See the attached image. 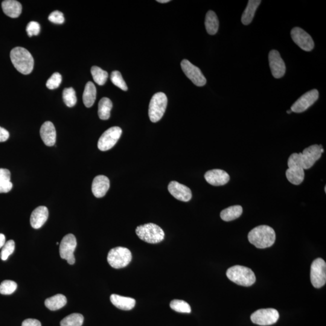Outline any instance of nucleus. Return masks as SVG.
Instances as JSON below:
<instances>
[{"instance_id":"393cba45","label":"nucleus","mask_w":326,"mask_h":326,"mask_svg":"<svg viewBox=\"0 0 326 326\" xmlns=\"http://www.w3.org/2000/svg\"><path fill=\"white\" fill-rule=\"evenodd\" d=\"M219 20L216 14L214 11L210 10L206 14L205 26L206 32L209 34L214 36L219 29Z\"/></svg>"},{"instance_id":"2eb2a0df","label":"nucleus","mask_w":326,"mask_h":326,"mask_svg":"<svg viewBox=\"0 0 326 326\" xmlns=\"http://www.w3.org/2000/svg\"><path fill=\"white\" fill-rule=\"evenodd\" d=\"M291 37L296 45L306 52L312 51L314 48V42L306 32L300 28H294L290 32Z\"/></svg>"},{"instance_id":"c85d7f7f","label":"nucleus","mask_w":326,"mask_h":326,"mask_svg":"<svg viewBox=\"0 0 326 326\" xmlns=\"http://www.w3.org/2000/svg\"><path fill=\"white\" fill-rule=\"evenodd\" d=\"M12 188L10 171L6 168H0V194L8 193Z\"/></svg>"},{"instance_id":"f704fd0d","label":"nucleus","mask_w":326,"mask_h":326,"mask_svg":"<svg viewBox=\"0 0 326 326\" xmlns=\"http://www.w3.org/2000/svg\"><path fill=\"white\" fill-rule=\"evenodd\" d=\"M17 284L12 280H4L0 284V294L2 295H10L16 290Z\"/></svg>"},{"instance_id":"473e14b6","label":"nucleus","mask_w":326,"mask_h":326,"mask_svg":"<svg viewBox=\"0 0 326 326\" xmlns=\"http://www.w3.org/2000/svg\"><path fill=\"white\" fill-rule=\"evenodd\" d=\"M62 98L64 103L68 107H74L77 102V98L74 90L72 87L64 90Z\"/></svg>"},{"instance_id":"a18cd8bd","label":"nucleus","mask_w":326,"mask_h":326,"mask_svg":"<svg viewBox=\"0 0 326 326\" xmlns=\"http://www.w3.org/2000/svg\"><path fill=\"white\" fill-rule=\"evenodd\" d=\"M291 112H292V110H287V113L288 114H290Z\"/></svg>"},{"instance_id":"cd10ccee","label":"nucleus","mask_w":326,"mask_h":326,"mask_svg":"<svg viewBox=\"0 0 326 326\" xmlns=\"http://www.w3.org/2000/svg\"><path fill=\"white\" fill-rule=\"evenodd\" d=\"M66 304V296L62 294H57L46 300L45 306L51 310H60L65 306Z\"/></svg>"},{"instance_id":"58836bf2","label":"nucleus","mask_w":326,"mask_h":326,"mask_svg":"<svg viewBox=\"0 0 326 326\" xmlns=\"http://www.w3.org/2000/svg\"><path fill=\"white\" fill-rule=\"evenodd\" d=\"M40 25L38 22H30L26 28V31L30 37L38 36L40 34Z\"/></svg>"},{"instance_id":"a878e982","label":"nucleus","mask_w":326,"mask_h":326,"mask_svg":"<svg viewBox=\"0 0 326 326\" xmlns=\"http://www.w3.org/2000/svg\"><path fill=\"white\" fill-rule=\"evenodd\" d=\"M242 213L243 208L240 206H231L221 212L220 218L226 222H229L238 219Z\"/></svg>"},{"instance_id":"49530a36","label":"nucleus","mask_w":326,"mask_h":326,"mask_svg":"<svg viewBox=\"0 0 326 326\" xmlns=\"http://www.w3.org/2000/svg\"><path fill=\"white\" fill-rule=\"evenodd\" d=\"M56 244H59V242H57Z\"/></svg>"},{"instance_id":"ddd939ff","label":"nucleus","mask_w":326,"mask_h":326,"mask_svg":"<svg viewBox=\"0 0 326 326\" xmlns=\"http://www.w3.org/2000/svg\"><path fill=\"white\" fill-rule=\"evenodd\" d=\"M182 68L186 76L198 86H204L206 82V78L200 70L192 64L187 60H182Z\"/></svg>"},{"instance_id":"9b49d317","label":"nucleus","mask_w":326,"mask_h":326,"mask_svg":"<svg viewBox=\"0 0 326 326\" xmlns=\"http://www.w3.org/2000/svg\"><path fill=\"white\" fill-rule=\"evenodd\" d=\"M279 318V314L274 308H262L253 313L251 320L254 324L270 326L274 324Z\"/></svg>"},{"instance_id":"c9c22d12","label":"nucleus","mask_w":326,"mask_h":326,"mask_svg":"<svg viewBox=\"0 0 326 326\" xmlns=\"http://www.w3.org/2000/svg\"><path fill=\"white\" fill-rule=\"evenodd\" d=\"M110 80L114 85L117 86L119 88L123 90V91H127L128 86L126 82H125L124 78H122L120 72L118 71H114L110 74Z\"/></svg>"},{"instance_id":"79ce46f5","label":"nucleus","mask_w":326,"mask_h":326,"mask_svg":"<svg viewBox=\"0 0 326 326\" xmlns=\"http://www.w3.org/2000/svg\"><path fill=\"white\" fill-rule=\"evenodd\" d=\"M10 138V133L4 128L0 126V142L7 141Z\"/></svg>"},{"instance_id":"f3484780","label":"nucleus","mask_w":326,"mask_h":326,"mask_svg":"<svg viewBox=\"0 0 326 326\" xmlns=\"http://www.w3.org/2000/svg\"><path fill=\"white\" fill-rule=\"evenodd\" d=\"M168 190L174 198L181 202H188L192 199L190 189L176 182H171L168 186Z\"/></svg>"},{"instance_id":"0eeeda50","label":"nucleus","mask_w":326,"mask_h":326,"mask_svg":"<svg viewBox=\"0 0 326 326\" xmlns=\"http://www.w3.org/2000/svg\"><path fill=\"white\" fill-rule=\"evenodd\" d=\"M289 168L286 170V176L288 181L294 185L302 184L304 179V170L300 162L299 155L294 153L290 156L288 162Z\"/></svg>"},{"instance_id":"ea45409f","label":"nucleus","mask_w":326,"mask_h":326,"mask_svg":"<svg viewBox=\"0 0 326 326\" xmlns=\"http://www.w3.org/2000/svg\"><path fill=\"white\" fill-rule=\"evenodd\" d=\"M48 20L54 24H61L65 22L64 14L60 11H54L48 16Z\"/></svg>"},{"instance_id":"4be33fe9","label":"nucleus","mask_w":326,"mask_h":326,"mask_svg":"<svg viewBox=\"0 0 326 326\" xmlns=\"http://www.w3.org/2000/svg\"><path fill=\"white\" fill-rule=\"evenodd\" d=\"M2 6L4 13L10 18H18L22 14V6L16 0H5L2 2Z\"/></svg>"},{"instance_id":"72a5a7b5","label":"nucleus","mask_w":326,"mask_h":326,"mask_svg":"<svg viewBox=\"0 0 326 326\" xmlns=\"http://www.w3.org/2000/svg\"><path fill=\"white\" fill-rule=\"evenodd\" d=\"M172 310L180 313L189 314L191 312V308L187 302L180 300H174L170 302Z\"/></svg>"},{"instance_id":"dca6fc26","label":"nucleus","mask_w":326,"mask_h":326,"mask_svg":"<svg viewBox=\"0 0 326 326\" xmlns=\"http://www.w3.org/2000/svg\"><path fill=\"white\" fill-rule=\"evenodd\" d=\"M269 63L274 77L280 78L286 72V66L278 51L272 50L269 54Z\"/></svg>"},{"instance_id":"e433bc0d","label":"nucleus","mask_w":326,"mask_h":326,"mask_svg":"<svg viewBox=\"0 0 326 326\" xmlns=\"http://www.w3.org/2000/svg\"><path fill=\"white\" fill-rule=\"evenodd\" d=\"M14 248H16V244L13 240H10L6 242L0 253V257L2 260H6L14 252Z\"/></svg>"},{"instance_id":"c756f323","label":"nucleus","mask_w":326,"mask_h":326,"mask_svg":"<svg viewBox=\"0 0 326 326\" xmlns=\"http://www.w3.org/2000/svg\"><path fill=\"white\" fill-rule=\"evenodd\" d=\"M112 103L110 98H104L98 103V115L102 120H108L110 118Z\"/></svg>"},{"instance_id":"20e7f679","label":"nucleus","mask_w":326,"mask_h":326,"mask_svg":"<svg viewBox=\"0 0 326 326\" xmlns=\"http://www.w3.org/2000/svg\"><path fill=\"white\" fill-rule=\"evenodd\" d=\"M136 232L141 240L150 244H158L164 238V231L158 226L152 223L138 226Z\"/></svg>"},{"instance_id":"a19ab883","label":"nucleus","mask_w":326,"mask_h":326,"mask_svg":"<svg viewBox=\"0 0 326 326\" xmlns=\"http://www.w3.org/2000/svg\"><path fill=\"white\" fill-rule=\"evenodd\" d=\"M22 326H42V323L36 319H27L22 323Z\"/></svg>"},{"instance_id":"4468645a","label":"nucleus","mask_w":326,"mask_h":326,"mask_svg":"<svg viewBox=\"0 0 326 326\" xmlns=\"http://www.w3.org/2000/svg\"><path fill=\"white\" fill-rule=\"evenodd\" d=\"M319 98L318 90L314 89L306 92L301 96L298 100L291 106L290 110L296 113H301L305 112L310 107L316 103Z\"/></svg>"},{"instance_id":"2f4dec72","label":"nucleus","mask_w":326,"mask_h":326,"mask_svg":"<svg viewBox=\"0 0 326 326\" xmlns=\"http://www.w3.org/2000/svg\"><path fill=\"white\" fill-rule=\"evenodd\" d=\"M84 320V316L81 314H72L60 322V326H82Z\"/></svg>"},{"instance_id":"f8f14e48","label":"nucleus","mask_w":326,"mask_h":326,"mask_svg":"<svg viewBox=\"0 0 326 326\" xmlns=\"http://www.w3.org/2000/svg\"><path fill=\"white\" fill-rule=\"evenodd\" d=\"M76 246V238L72 234L65 236L61 241L60 246V258L68 260L70 264L75 263L74 252Z\"/></svg>"},{"instance_id":"9d476101","label":"nucleus","mask_w":326,"mask_h":326,"mask_svg":"<svg viewBox=\"0 0 326 326\" xmlns=\"http://www.w3.org/2000/svg\"><path fill=\"white\" fill-rule=\"evenodd\" d=\"M122 130L120 128L114 126L109 128L100 136L98 142V148L102 151L108 150L117 144L120 138Z\"/></svg>"},{"instance_id":"f257e3e1","label":"nucleus","mask_w":326,"mask_h":326,"mask_svg":"<svg viewBox=\"0 0 326 326\" xmlns=\"http://www.w3.org/2000/svg\"><path fill=\"white\" fill-rule=\"evenodd\" d=\"M250 242L258 248L272 246L276 241V232L272 227L260 226L253 228L248 236Z\"/></svg>"},{"instance_id":"412c9836","label":"nucleus","mask_w":326,"mask_h":326,"mask_svg":"<svg viewBox=\"0 0 326 326\" xmlns=\"http://www.w3.org/2000/svg\"><path fill=\"white\" fill-rule=\"evenodd\" d=\"M48 217V208L40 206L34 209L30 216V224L34 229H39L46 222Z\"/></svg>"},{"instance_id":"1a4fd4ad","label":"nucleus","mask_w":326,"mask_h":326,"mask_svg":"<svg viewBox=\"0 0 326 326\" xmlns=\"http://www.w3.org/2000/svg\"><path fill=\"white\" fill-rule=\"evenodd\" d=\"M322 154L321 148L318 144L306 148L302 153L298 154L301 166L304 170L310 168L321 158Z\"/></svg>"},{"instance_id":"c03bdc74","label":"nucleus","mask_w":326,"mask_h":326,"mask_svg":"<svg viewBox=\"0 0 326 326\" xmlns=\"http://www.w3.org/2000/svg\"><path fill=\"white\" fill-rule=\"evenodd\" d=\"M170 2V0H158V1H157V2H160V4H166V2Z\"/></svg>"},{"instance_id":"6e6552de","label":"nucleus","mask_w":326,"mask_h":326,"mask_svg":"<svg viewBox=\"0 0 326 326\" xmlns=\"http://www.w3.org/2000/svg\"><path fill=\"white\" fill-rule=\"evenodd\" d=\"M326 264L321 258L314 260L310 268V281L313 286L320 288L326 282Z\"/></svg>"},{"instance_id":"bb28decb","label":"nucleus","mask_w":326,"mask_h":326,"mask_svg":"<svg viewBox=\"0 0 326 326\" xmlns=\"http://www.w3.org/2000/svg\"><path fill=\"white\" fill-rule=\"evenodd\" d=\"M96 88L92 82H88L86 84L83 94V102L87 108L92 107L94 104L96 98Z\"/></svg>"},{"instance_id":"39448f33","label":"nucleus","mask_w":326,"mask_h":326,"mask_svg":"<svg viewBox=\"0 0 326 326\" xmlns=\"http://www.w3.org/2000/svg\"><path fill=\"white\" fill-rule=\"evenodd\" d=\"M168 98L163 92H157L151 98L149 106V117L153 123L161 120L166 110Z\"/></svg>"},{"instance_id":"f03ea898","label":"nucleus","mask_w":326,"mask_h":326,"mask_svg":"<svg viewBox=\"0 0 326 326\" xmlns=\"http://www.w3.org/2000/svg\"><path fill=\"white\" fill-rule=\"evenodd\" d=\"M12 62L17 70L23 74H29L33 71L34 60L27 49L17 46L10 52Z\"/></svg>"},{"instance_id":"4c0bfd02","label":"nucleus","mask_w":326,"mask_h":326,"mask_svg":"<svg viewBox=\"0 0 326 326\" xmlns=\"http://www.w3.org/2000/svg\"><path fill=\"white\" fill-rule=\"evenodd\" d=\"M62 82V76L59 72H54L52 76L48 78L46 83V86L48 89H56Z\"/></svg>"},{"instance_id":"5701e85b","label":"nucleus","mask_w":326,"mask_h":326,"mask_svg":"<svg viewBox=\"0 0 326 326\" xmlns=\"http://www.w3.org/2000/svg\"><path fill=\"white\" fill-rule=\"evenodd\" d=\"M110 300L113 305L122 310H130L135 307L136 300L132 298L112 294L110 296Z\"/></svg>"},{"instance_id":"37998d69","label":"nucleus","mask_w":326,"mask_h":326,"mask_svg":"<svg viewBox=\"0 0 326 326\" xmlns=\"http://www.w3.org/2000/svg\"><path fill=\"white\" fill-rule=\"evenodd\" d=\"M6 244V238L4 234H0V248H2Z\"/></svg>"},{"instance_id":"6ab92c4d","label":"nucleus","mask_w":326,"mask_h":326,"mask_svg":"<svg viewBox=\"0 0 326 326\" xmlns=\"http://www.w3.org/2000/svg\"><path fill=\"white\" fill-rule=\"evenodd\" d=\"M110 182L108 178L98 176L94 178L92 183V192L96 198H102L108 191Z\"/></svg>"},{"instance_id":"a211bd4d","label":"nucleus","mask_w":326,"mask_h":326,"mask_svg":"<svg viewBox=\"0 0 326 326\" xmlns=\"http://www.w3.org/2000/svg\"><path fill=\"white\" fill-rule=\"evenodd\" d=\"M205 179L210 184L214 186H224L230 181V176L226 171L214 170L206 172Z\"/></svg>"},{"instance_id":"423d86ee","label":"nucleus","mask_w":326,"mask_h":326,"mask_svg":"<svg viewBox=\"0 0 326 326\" xmlns=\"http://www.w3.org/2000/svg\"><path fill=\"white\" fill-rule=\"evenodd\" d=\"M108 262L115 269L123 268L132 260V254L124 247L118 246L110 250L107 258Z\"/></svg>"},{"instance_id":"b1692460","label":"nucleus","mask_w":326,"mask_h":326,"mask_svg":"<svg viewBox=\"0 0 326 326\" xmlns=\"http://www.w3.org/2000/svg\"><path fill=\"white\" fill-rule=\"evenodd\" d=\"M261 2L260 0H250L248 1V5L242 16L241 21L243 24L248 25L252 22L256 11L258 10Z\"/></svg>"},{"instance_id":"aec40b11","label":"nucleus","mask_w":326,"mask_h":326,"mask_svg":"<svg viewBox=\"0 0 326 326\" xmlns=\"http://www.w3.org/2000/svg\"><path fill=\"white\" fill-rule=\"evenodd\" d=\"M40 136L44 144L53 146L56 140V132L54 124L51 122H46L40 130Z\"/></svg>"},{"instance_id":"7c9ffc66","label":"nucleus","mask_w":326,"mask_h":326,"mask_svg":"<svg viewBox=\"0 0 326 326\" xmlns=\"http://www.w3.org/2000/svg\"><path fill=\"white\" fill-rule=\"evenodd\" d=\"M93 80L100 86H104L108 78V74L106 71L97 66H93L91 69Z\"/></svg>"},{"instance_id":"7ed1b4c3","label":"nucleus","mask_w":326,"mask_h":326,"mask_svg":"<svg viewBox=\"0 0 326 326\" xmlns=\"http://www.w3.org/2000/svg\"><path fill=\"white\" fill-rule=\"evenodd\" d=\"M226 276L236 284L243 286H250L255 283L256 276L254 272L248 268L235 266L227 270Z\"/></svg>"}]
</instances>
